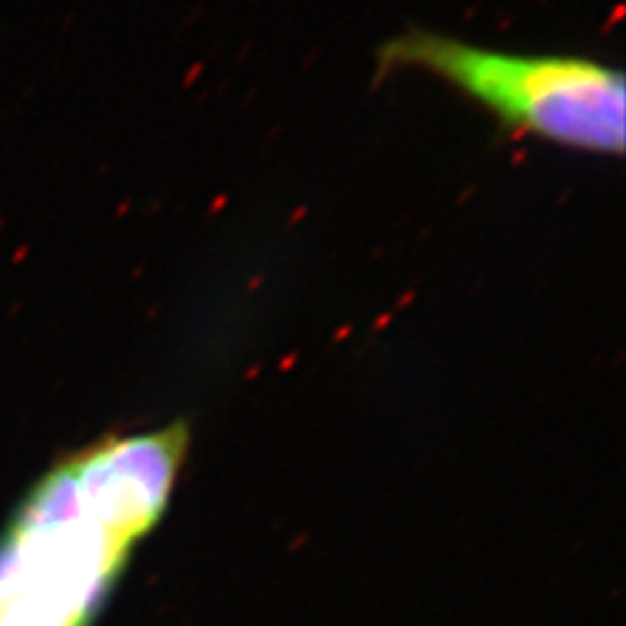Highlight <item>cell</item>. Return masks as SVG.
<instances>
[{"mask_svg":"<svg viewBox=\"0 0 626 626\" xmlns=\"http://www.w3.org/2000/svg\"><path fill=\"white\" fill-rule=\"evenodd\" d=\"M184 441L109 439L37 482L0 536V626H89L163 510Z\"/></svg>","mask_w":626,"mask_h":626,"instance_id":"cell-1","label":"cell"},{"mask_svg":"<svg viewBox=\"0 0 626 626\" xmlns=\"http://www.w3.org/2000/svg\"><path fill=\"white\" fill-rule=\"evenodd\" d=\"M376 63L378 77L432 74L522 135L599 156L624 154V74L599 61L487 49L413 28L383 42Z\"/></svg>","mask_w":626,"mask_h":626,"instance_id":"cell-2","label":"cell"}]
</instances>
